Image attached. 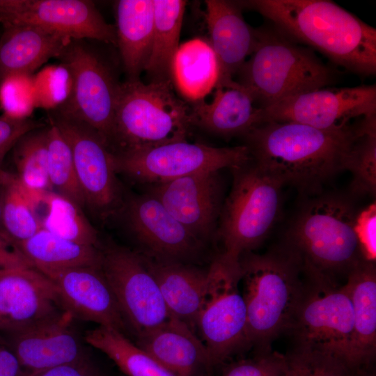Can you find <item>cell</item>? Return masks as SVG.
<instances>
[{"label": "cell", "mask_w": 376, "mask_h": 376, "mask_svg": "<svg viewBox=\"0 0 376 376\" xmlns=\"http://www.w3.org/2000/svg\"><path fill=\"white\" fill-rule=\"evenodd\" d=\"M1 272V271H0Z\"/></svg>", "instance_id": "obj_49"}, {"label": "cell", "mask_w": 376, "mask_h": 376, "mask_svg": "<svg viewBox=\"0 0 376 376\" xmlns=\"http://www.w3.org/2000/svg\"><path fill=\"white\" fill-rule=\"evenodd\" d=\"M190 107L171 80L120 83L110 150L119 154L187 140Z\"/></svg>", "instance_id": "obj_5"}, {"label": "cell", "mask_w": 376, "mask_h": 376, "mask_svg": "<svg viewBox=\"0 0 376 376\" xmlns=\"http://www.w3.org/2000/svg\"><path fill=\"white\" fill-rule=\"evenodd\" d=\"M376 115V86L322 88L284 99L262 109L265 121L293 122L319 129Z\"/></svg>", "instance_id": "obj_14"}, {"label": "cell", "mask_w": 376, "mask_h": 376, "mask_svg": "<svg viewBox=\"0 0 376 376\" xmlns=\"http://www.w3.org/2000/svg\"><path fill=\"white\" fill-rule=\"evenodd\" d=\"M36 108L54 111L70 96L72 79L68 70L61 63L45 66L33 75Z\"/></svg>", "instance_id": "obj_38"}, {"label": "cell", "mask_w": 376, "mask_h": 376, "mask_svg": "<svg viewBox=\"0 0 376 376\" xmlns=\"http://www.w3.org/2000/svg\"><path fill=\"white\" fill-rule=\"evenodd\" d=\"M3 159H4V157H0V165L1 162H3Z\"/></svg>", "instance_id": "obj_48"}, {"label": "cell", "mask_w": 376, "mask_h": 376, "mask_svg": "<svg viewBox=\"0 0 376 376\" xmlns=\"http://www.w3.org/2000/svg\"><path fill=\"white\" fill-rule=\"evenodd\" d=\"M85 340L105 354L127 376H178L118 331L97 327L86 333Z\"/></svg>", "instance_id": "obj_32"}, {"label": "cell", "mask_w": 376, "mask_h": 376, "mask_svg": "<svg viewBox=\"0 0 376 376\" xmlns=\"http://www.w3.org/2000/svg\"><path fill=\"white\" fill-rule=\"evenodd\" d=\"M354 231L363 258L375 261V202L358 212L354 223Z\"/></svg>", "instance_id": "obj_41"}, {"label": "cell", "mask_w": 376, "mask_h": 376, "mask_svg": "<svg viewBox=\"0 0 376 376\" xmlns=\"http://www.w3.org/2000/svg\"><path fill=\"white\" fill-rule=\"evenodd\" d=\"M233 182L223 202L216 233L223 249L219 256L238 262L267 237L281 209V181L251 160L230 169Z\"/></svg>", "instance_id": "obj_7"}, {"label": "cell", "mask_w": 376, "mask_h": 376, "mask_svg": "<svg viewBox=\"0 0 376 376\" xmlns=\"http://www.w3.org/2000/svg\"><path fill=\"white\" fill-rule=\"evenodd\" d=\"M155 279L171 317L193 329L205 300L208 270L180 262L163 261L143 256Z\"/></svg>", "instance_id": "obj_23"}, {"label": "cell", "mask_w": 376, "mask_h": 376, "mask_svg": "<svg viewBox=\"0 0 376 376\" xmlns=\"http://www.w3.org/2000/svg\"><path fill=\"white\" fill-rule=\"evenodd\" d=\"M344 285L353 311L352 363L367 369L376 355L375 261L363 259L347 275Z\"/></svg>", "instance_id": "obj_26"}, {"label": "cell", "mask_w": 376, "mask_h": 376, "mask_svg": "<svg viewBox=\"0 0 376 376\" xmlns=\"http://www.w3.org/2000/svg\"><path fill=\"white\" fill-rule=\"evenodd\" d=\"M44 125L31 118H18L3 113L0 116V157H4L24 134Z\"/></svg>", "instance_id": "obj_42"}, {"label": "cell", "mask_w": 376, "mask_h": 376, "mask_svg": "<svg viewBox=\"0 0 376 376\" xmlns=\"http://www.w3.org/2000/svg\"><path fill=\"white\" fill-rule=\"evenodd\" d=\"M148 187L147 192L202 242L216 233L223 204L219 171L191 174Z\"/></svg>", "instance_id": "obj_17"}, {"label": "cell", "mask_w": 376, "mask_h": 376, "mask_svg": "<svg viewBox=\"0 0 376 376\" xmlns=\"http://www.w3.org/2000/svg\"><path fill=\"white\" fill-rule=\"evenodd\" d=\"M0 102L3 113L18 118H30L36 108L33 75L19 74L0 85Z\"/></svg>", "instance_id": "obj_39"}, {"label": "cell", "mask_w": 376, "mask_h": 376, "mask_svg": "<svg viewBox=\"0 0 376 376\" xmlns=\"http://www.w3.org/2000/svg\"><path fill=\"white\" fill-rule=\"evenodd\" d=\"M240 282L247 313L246 347L272 350V343L286 332L303 287V260L283 242L264 253L240 258Z\"/></svg>", "instance_id": "obj_3"}, {"label": "cell", "mask_w": 376, "mask_h": 376, "mask_svg": "<svg viewBox=\"0 0 376 376\" xmlns=\"http://www.w3.org/2000/svg\"><path fill=\"white\" fill-rule=\"evenodd\" d=\"M31 267L17 244L0 230V271Z\"/></svg>", "instance_id": "obj_44"}, {"label": "cell", "mask_w": 376, "mask_h": 376, "mask_svg": "<svg viewBox=\"0 0 376 376\" xmlns=\"http://www.w3.org/2000/svg\"><path fill=\"white\" fill-rule=\"evenodd\" d=\"M154 25L150 53L144 71L151 81L171 80L170 71L179 40L187 1L153 0Z\"/></svg>", "instance_id": "obj_30"}, {"label": "cell", "mask_w": 376, "mask_h": 376, "mask_svg": "<svg viewBox=\"0 0 376 376\" xmlns=\"http://www.w3.org/2000/svg\"><path fill=\"white\" fill-rule=\"evenodd\" d=\"M29 24L68 39L116 45L115 26L86 0H0V24Z\"/></svg>", "instance_id": "obj_15"}, {"label": "cell", "mask_w": 376, "mask_h": 376, "mask_svg": "<svg viewBox=\"0 0 376 376\" xmlns=\"http://www.w3.org/2000/svg\"><path fill=\"white\" fill-rule=\"evenodd\" d=\"M42 274L54 283L64 309L75 318L123 334L125 321L101 267H77Z\"/></svg>", "instance_id": "obj_19"}, {"label": "cell", "mask_w": 376, "mask_h": 376, "mask_svg": "<svg viewBox=\"0 0 376 376\" xmlns=\"http://www.w3.org/2000/svg\"><path fill=\"white\" fill-rule=\"evenodd\" d=\"M86 40L72 39L57 58L70 74L72 88L54 111L94 130L110 149L120 82Z\"/></svg>", "instance_id": "obj_9"}, {"label": "cell", "mask_w": 376, "mask_h": 376, "mask_svg": "<svg viewBox=\"0 0 376 376\" xmlns=\"http://www.w3.org/2000/svg\"><path fill=\"white\" fill-rule=\"evenodd\" d=\"M113 157L117 173L147 185L198 173L232 169L251 160L246 145L217 148L187 140Z\"/></svg>", "instance_id": "obj_11"}, {"label": "cell", "mask_w": 376, "mask_h": 376, "mask_svg": "<svg viewBox=\"0 0 376 376\" xmlns=\"http://www.w3.org/2000/svg\"><path fill=\"white\" fill-rule=\"evenodd\" d=\"M101 251V269L125 322L138 336L166 322L171 315L143 256L116 244Z\"/></svg>", "instance_id": "obj_12"}, {"label": "cell", "mask_w": 376, "mask_h": 376, "mask_svg": "<svg viewBox=\"0 0 376 376\" xmlns=\"http://www.w3.org/2000/svg\"><path fill=\"white\" fill-rule=\"evenodd\" d=\"M207 270L208 288L195 327L212 366L246 347L247 313L239 289L240 260L231 261L218 255Z\"/></svg>", "instance_id": "obj_10"}, {"label": "cell", "mask_w": 376, "mask_h": 376, "mask_svg": "<svg viewBox=\"0 0 376 376\" xmlns=\"http://www.w3.org/2000/svg\"><path fill=\"white\" fill-rule=\"evenodd\" d=\"M284 354L273 350L256 352L252 359L230 366L223 376H282Z\"/></svg>", "instance_id": "obj_40"}, {"label": "cell", "mask_w": 376, "mask_h": 376, "mask_svg": "<svg viewBox=\"0 0 376 376\" xmlns=\"http://www.w3.org/2000/svg\"><path fill=\"white\" fill-rule=\"evenodd\" d=\"M292 41L308 45L354 73H376V29L329 0L237 1Z\"/></svg>", "instance_id": "obj_2"}, {"label": "cell", "mask_w": 376, "mask_h": 376, "mask_svg": "<svg viewBox=\"0 0 376 376\" xmlns=\"http://www.w3.org/2000/svg\"><path fill=\"white\" fill-rule=\"evenodd\" d=\"M353 322L345 285L338 286L333 279L303 263V287L286 331L294 345L329 352L355 368L351 358Z\"/></svg>", "instance_id": "obj_8"}, {"label": "cell", "mask_w": 376, "mask_h": 376, "mask_svg": "<svg viewBox=\"0 0 376 376\" xmlns=\"http://www.w3.org/2000/svg\"><path fill=\"white\" fill-rule=\"evenodd\" d=\"M0 376H26L17 358L9 347L0 344Z\"/></svg>", "instance_id": "obj_45"}, {"label": "cell", "mask_w": 376, "mask_h": 376, "mask_svg": "<svg viewBox=\"0 0 376 376\" xmlns=\"http://www.w3.org/2000/svg\"><path fill=\"white\" fill-rule=\"evenodd\" d=\"M205 5L208 42L219 65V84L233 79L251 56L256 46L258 29L244 20L237 1L206 0Z\"/></svg>", "instance_id": "obj_21"}, {"label": "cell", "mask_w": 376, "mask_h": 376, "mask_svg": "<svg viewBox=\"0 0 376 376\" xmlns=\"http://www.w3.org/2000/svg\"><path fill=\"white\" fill-rule=\"evenodd\" d=\"M0 38V85L8 77L33 75L52 58H58L71 40L29 24L3 26Z\"/></svg>", "instance_id": "obj_25"}, {"label": "cell", "mask_w": 376, "mask_h": 376, "mask_svg": "<svg viewBox=\"0 0 376 376\" xmlns=\"http://www.w3.org/2000/svg\"><path fill=\"white\" fill-rule=\"evenodd\" d=\"M40 228L32 191L22 185L16 175L10 173L3 196L1 230L18 244Z\"/></svg>", "instance_id": "obj_34"}, {"label": "cell", "mask_w": 376, "mask_h": 376, "mask_svg": "<svg viewBox=\"0 0 376 376\" xmlns=\"http://www.w3.org/2000/svg\"><path fill=\"white\" fill-rule=\"evenodd\" d=\"M300 205L286 230L284 243L308 263L334 280L365 259L354 231L359 211L337 193H320Z\"/></svg>", "instance_id": "obj_4"}, {"label": "cell", "mask_w": 376, "mask_h": 376, "mask_svg": "<svg viewBox=\"0 0 376 376\" xmlns=\"http://www.w3.org/2000/svg\"><path fill=\"white\" fill-rule=\"evenodd\" d=\"M124 227L152 259L182 263L201 250L203 242L181 224L154 196H130L116 212Z\"/></svg>", "instance_id": "obj_16"}, {"label": "cell", "mask_w": 376, "mask_h": 376, "mask_svg": "<svg viewBox=\"0 0 376 376\" xmlns=\"http://www.w3.org/2000/svg\"><path fill=\"white\" fill-rule=\"evenodd\" d=\"M64 311L54 283L40 272L33 267L0 272V331L19 332Z\"/></svg>", "instance_id": "obj_18"}, {"label": "cell", "mask_w": 376, "mask_h": 376, "mask_svg": "<svg viewBox=\"0 0 376 376\" xmlns=\"http://www.w3.org/2000/svg\"><path fill=\"white\" fill-rule=\"evenodd\" d=\"M346 171L352 175L351 191L375 196L376 192V116L366 118L352 150Z\"/></svg>", "instance_id": "obj_36"}, {"label": "cell", "mask_w": 376, "mask_h": 376, "mask_svg": "<svg viewBox=\"0 0 376 376\" xmlns=\"http://www.w3.org/2000/svg\"><path fill=\"white\" fill-rule=\"evenodd\" d=\"M284 359L282 376H358L363 370L332 353L306 346L294 345Z\"/></svg>", "instance_id": "obj_37"}, {"label": "cell", "mask_w": 376, "mask_h": 376, "mask_svg": "<svg viewBox=\"0 0 376 376\" xmlns=\"http://www.w3.org/2000/svg\"><path fill=\"white\" fill-rule=\"evenodd\" d=\"M74 319L65 311L51 320L9 334L10 348L25 373L71 363L88 354L72 327Z\"/></svg>", "instance_id": "obj_20"}, {"label": "cell", "mask_w": 376, "mask_h": 376, "mask_svg": "<svg viewBox=\"0 0 376 376\" xmlns=\"http://www.w3.org/2000/svg\"><path fill=\"white\" fill-rule=\"evenodd\" d=\"M136 345L178 376H195L210 366L203 341L187 324L172 317L139 335Z\"/></svg>", "instance_id": "obj_24"}, {"label": "cell", "mask_w": 376, "mask_h": 376, "mask_svg": "<svg viewBox=\"0 0 376 376\" xmlns=\"http://www.w3.org/2000/svg\"><path fill=\"white\" fill-rule=\"evenodd\" d=\"M219 77V63L208 40L196 38L179 45L170 79L185 99L192 103L204 100L214 91Z\"/></svg>", "instance_id": "obj_28"}, {"label": "cell", "mask_w": 376, "mask_h": 376, "mask_svg": "<svg viewBox=\"0 0 376 376\" xmlns=\"http://www.w3.org/2000/svg\"><path fill=\"white\" fill-rule=\"evenodd\" d=\"M116 11V46L127 79H138L144 71L151 49L153 0H120Z\"/></svg>", "instance_id": "obj_27"}, {"label": "cell", "mask_w": 376, "mask_h": 376, "mask_svg": "<svg viewBox=\"0 0 376 376\" xmlns=\"http://www.w3.org/2000/svg\"><path fill=\"white\" fill-rule=\"evenodd\" d=\"M210 102L204 100L190 107L191 125L224 137L245 136L263 123L262 109L251 93L233 79L219 83Z\"/></svg>", "instance_id": "obj_22"}, {"label": "cell", "mask_w": 376, "mask_h": 376, "mask_svg": "<svg viewBox=\"0 0 376 376\" xmlns=\"http://www.w3.org/2000/svg\"><path fill=\"white\" fill-rule=\"evenodd\" d=\"M26 376H104L97 364L86 356L71 363L33 373Z\"/></svg>", "instance_id": "obj_43"}, {"label": "cell", "mask_w": 376, "mask_h": 376, "mask_svg": "<svg viewBox=\"0 0 376 376\" xmlns=\"http://www.w3.org/2000/svg\"><path fill=\"white\" fill-rule=\"evenodd\" d=\"M48 174L52 191L86 205L80 187L71 148L58 127L49 123L47 127Z\"/></svg>", "instance_id": "obj_35"}, {"label": "cell", "mask_w": 376, "mask_h": 376, "mask_svg": "<svg viewBox=\"0 0 376 376\" xmlns=\"http://www.w3.org/2000/svg\"><path fill=\"white\" fill-rule=\"evenodd\" d=\"M47 125L22 135L13 147L16 176L30 191H52L48 174Z\"/></svg>", "instance_id": "obj_33"}, {"label": "cell", "mask_w": 376, "mask_h": 376, "mask_svg": "<svg viewBox=\"0 0 376 376\" xmlns=\"http://www.w3.org/2000/svg\"><path fill=\"white\" fill-rule=\"evenodd\" d=\"M236 81L264 109L284 99L320 89L334 80L333 71L311 48L287 38L274 26L258 29L256 46Z\"/></svg>", "instance_id": "obj_6"}, {"label": "cell", "mask_w": 376, "mask_h": 376, "mask_svg": "<svg viewBox=\"0 0 376 376\" xmlns=\"http://www.w3.org/2000/svg\"><path fill=\"white\" fill-rule=\"evenodd\" d=\"M16 244L31 267L41 273L77 267H101L98 246L67 240L43 228Z\"/></svg>", "instance_id": "obj_29"}, {"label": "cell", "mask_w": 376, "mask_h": 376, "mask_svg": "<svg viewBox=\"0 0 376 376\" xmlns=\"http://www.w3.org/2000/svg\"><path fill=\"white\" fill-rule=\"evenodd\" d=\"M36 212L42 210L41 228L78 243L97 246L98 233L81 207L53 191L34 194Z\"/></svg>", "instance_id": "obj_31"}, {"label": "cell", "mask_w": 376, "mask_h": 376, "mask_svg": "<svg viewBox=\"0 0 376 376\" xmlns=\"http://www.w3.org/2000/svg\"><path fill=\"white\" fill-rule=\"evenodd\" d=\"M358 376H375V374L373 372L368 371L367 369H363L360 371Z\"/></svg>", "instance_id": "obj_47"}, {"label": "cell", "mask_w": 376, "mask_h": 376, "mask_svg": "<svg viewBox=\"0 0 376 376\" xmlns=\"http://www.w3.org/2000/svg\"><path fill=\"white\" fill-rule=\"evenodd\" d=\"M10 173L0 169V230H1V217L3 196L6 185L9 177Z\"/></svg>", "instance_id": "obj_46"}, {"label": "cell", "mask_w": 376, "mask_h": 376, "mask_svg": "<svg viewBox=\"0 0 376 376\" xmlns=\"http://www.w3.org/2000/svg\"><path fill=\"white\" fill-rule=\"evenodd\" d=\"M69 144L85 203L100 217L116 213L123 199L116 177L113 152L102 137L88 125L55 111H49Z\"/></svg>", "instance_id": "obj_13"}, {"label": "cell", "mask_w": 376, "mask_h": 376, "mask_svg": "<svg viewBox=\"0 0 376 376\" xmlns=\"http://www.w3.org/2000/svg\"><path fill=\"white\" fill-rule=\"evenodd\" d=\"M366 117L353 124L319 129L293 122L265 121L244 136L252 162L282 184L315 195L346 171Z\"/></svg>", "instance_id": "obj_1"}]
</instances>
